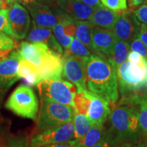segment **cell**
I'll list each match as a JSON object with an SVG mask.
<instances>
[{
    "label": "cell",
    "instance_id": "obj_1",
    "mask_svg": "<svg viewBox=\"0 0 147 147\" xmlns=\"http://www.w3.org/2000/svg\"><path fill=\"white\" fill-rule=\"evenodd\" d=\"M87 89L97 96L115 104L119 100L117 70L109 61L91 54L85 59Z\"/></svg>",
    "mask_w": 147,
    "mask_h": 147
},
{
    "label": "cell",
    "instance_id": "obj_2",
    "mask_svg": "<svg viewBox=\"0 0 147 147\" xmlns=\"http://www.w3.org/2000/svg\"><path fill=\"white\" fill-rule=\"evenodd\" d=\"M126 103L115 108L109 116L110 127L106 138L113 147L138 141L141 132L137 106L132 103Z\"/></svg>",
    "mask_w": 147,
    "mask_h": 147
},
{
    "label": "cell",
    "instance_id": "obj_3",
    "mask_svg": "<svg viewBox=\"0 0 147 147\" xmlns=\"http://www.w3.org/2000/svg\"><path fill=\"white\" fill-rule=\"evenodd\" d=\"M5 107L18 117L36 120L39 112V101L31 86L21 84L8 97Z\"/></svg>",
    "mask_w": 147,
    "mask_h": 147
},
{
    "label": "cell",
    "instance_id": "obj_4",
    "mask_svg": "<svg viewBox=\"0 0 147 147\" xmlns=\"http://www.w3.org/2000/svg\"><path fill=\"white\" fill-rule=\"evenodd\" d=\"M40 100L60 103L75 108L74 97L77 92L76 86L67 80L45 79L37 84Z\"/></svg>",
    "mask_w": 147,
    "mask_h": 147
},
{
    "label": "cell",
    "instance_id": "obj_5",
    "mask_svg": "<svg viewBox=\"0 0 147 147\" xmlns=\"http://www.w3.org/2000/svg\"><path fill=\"white\" fill-rule=\"evenodd\" d=\"M76 109L60 103L40 100V107L37 117L39 129L55 127L72 121Z\"/></svg>",
    "mask_w": 147,
    "mask_h": 147
},
{
    "label": "cell",
    "instance_id": "obj_6",
    "mask_svg": "<svg viewBox=\"0 0 147 147\" xmlns=\"http://www.w3.org/2000/svg\"><path fill=\"white\" fill-rule=\"evenodd\" d=\"M117 75L122 94L128 92L147 93V68L127 60L117 69Z\"/></svg>",
    "mask_w": 147,
    "mask_h": 147
},
{
    "label": "cell",
    "instance_id": "obj_7",
    "mask_svg": "<svg viewBox=\"0 0 147 147\" xmlns=\"http://www.w3.org/2000/svg\"><path fill=\"white\" fill-rule=\"evenodd\" d=\"M74 139L73 121L55 127L46 129L31 140L30 147H43L47 145L67 142Z\"/></svg>",
    "mask_w": 147,
    "mask_h": 147
},
{
    "label": "cell",
    "instance_id": "obj_8",
    "mask_svg": "<svg viewBox=\"0 0 147 147\" xmlns=\"http://www.w3.org/2000/svg\"><path fill=\"white\" fill-rule=\"evenodd\" d=\"M86 58L74 55H63L62 77L74 84L77 92L87 89L86 86Z\"/></svg>",
    "mask_w": 147,
    "mask_h": 147
},
{
    "label": "cell",
    "instance_id": "obj_9",
    "mask_svg": "<svg viewBox=\"0 0 147 147\" xmlns=\"http://www.w3.org/2000/svg\"><path fill=\"white\" fill-rule=\"evenodd\" d=\"M21 59V55L16 50L11 53L9 57L0 61V101L10 88L20 79L18 69Z\"/></svg>",
    "mask_w": 147,
    "mask_h": 147
},
{
    "label": "cell",
    "instance_id": "obj_10",
    "mask_svg": "<svg viewBox=\"0 0 147 147\" xmlns=\"http://www.w3.org/2000/svg\"><path fill=\"white\" fill-rule=\"evenodd\" d=\"M8 20L11 38L15 40L25 38L29 32L31 24L28 10L16 1L9 8Z\"/></svg>",
    "mask_w": 147,
    "mask_h": 147
},
{
    "label": "cell",
    "instance_id": "obj_11",
    "mask_svg": "<svg viewBox=\"0 0 147 147\" xmlns=\"http://www.w3.org/2000/svg\"><path fill=\"white\" fill-rule=\"evenodd\" d=\"M140 27L134 11L125 10L119 14L113 32L118 39L131 43L138 36Z\"/></svg>",
    "mask_w": 147,
    "mask_h": 147
},
{
    "label": "cell",
    "instance_id": "obj_12",
    "mask_svg": "<svg viewBox=\"0 0 147 147\" xmlns=\"http://www.w3.org/2000/svg\"><path fill=\"white\" fill-rule=\"evenodd\" d=\"M91 41L94 54L103 57L113 54L117 38L113 31L94 27L91 28Z\"/></svg>",
    "mask_w": 147,
    "mask_h": 147
},
{
    "label": "cell",
    "instance_id": "obj_13",
    "mask_svg": "<svg viewBox=\"0 0 147 147\" xmlns=\"http://www.w3.org/2000/svg\"><path fill=\"white\" fill-rule=\"evenodd\" d=\"M17 50L22 59L36 67H39L43 63L51 51L45 44L27 41L22 42Z\"/></svg>",
    "mask_w": 147,
    "mask_h": 147
},
{
    "label": "cell",
    "instance_id": "obj_14",
    "mask_svg": "<svg viewBox=\"0 0 147 147\" xmlns=\"http://www.w3.org/2000/svg\"><path fill=\"white\" fill-rule=\"evenodd\" d=\"M89 105L87 116L93 125H103L111 113L110 103L88 90Z\"/></svg>",
    "mask_w": 147,
    "mask_h": 147
},
{
    "label": "cell",
    "instance_id": "obj_15",
    "mask_svg": "<svg viewBox=\"0 0 147 147\" xmlns=\"http://www.w3.org/2000/svg\"><path fill=\"white\" fill-rule=\"evenodd\" d=\"M26 7L37 26L52 29L57 24V19L49 5L34 0Z\"/></svg>",
    "mask_w": 147,
    "mask_h": 147
},
{
    "label": "cell",
    "instance_id": "obj_16",
    "mask_svg": "<svg viewBox=\"0 0 147 147\" xmlns=\"http://www.w3.org/2000/svg\"><path fill=\"white\" fill-rule=\"evenodd\" d=\"M27 40L31 42L45 44L53 52L58 53L61 56L63 55V49L55 39L52 29L37 26L33 21L27 33Z\"/></svg>",
    "mask_w": 147,
    "mask_h": 147
},
{
    "label": "cell",
    "instance_id": "obj_17",
    "mask_svg": "<svg viewBox=\"0 0 147 147\" xmlns=\"http://www.w3.org/2000/svg\"><path fill=\"white\" fill-rule=\"evenodd\" d=\"M37 68L40 80L61 78L63 72V56L51 51L43 63Z\"/></svg>",
    "mask_w": 147,
    "mask_h": 147
},
{
    "label": "cell",
    "instance_id": "obj_18",
    "mask_svg": "<svg viewBox=\"0 0 147 147\" xmlns=\"http://www.w3.org/2000/svg\"><path fill=\"white\" fill-rule=\"evenodd\" d=\"M56 4L75 21H89L94 8L76 0H57Z\"/></svg>",
    "mask_w": 147,
    "mask_h": 147
},
{
    "label": "cell",
    "instance_id": "obj_19",
    "mask_svg": "<svg viewBox=\"0 0 147 147\" xmlns=\"http://www.w3.org/2000/svg\"><path fill=\"white\" fill-rule=\"evenodd\" d=\"M119 15L118 12L109 10L102 5L94 8L89 22L92 26L113 31Z\"/></svg>",
    "mask_w": 147,
    "mask_h": 147
},
{
    "label": "cell",
    "instance_id": "obj_20",
    "mask_svg": "<svg viewBox=\"0 0 147 147\" xmlns=\"http://www.w3.org/2000/svg\"><path fill=\"white\" fill-rule=\"evenodd\" d=\"M107 131L103 125H93L89 131L78 140H71L74 147H92L105 138Z\"/></svg>",
    "mask_w": 147,
    "mask_h": 147
},
{
    "label": "cell",
    "instance_id": "obj_21",
    "mask_svg": "<svg viewBox=\"0 0 147 147\" xmlns=\"http://www.w3.org/2000/svg\"><path fill=\"white\" fill-rule=\"evenodd\" d=\"M127 102L137 106L141 133L147 136V93L131 95Z\"/></svg>",
    "mask_w": 147,
    "mask_h": 147
},
{
    "label": "cell",
    "instance_id": "obj_22",
    "mask_svg": "<svg viewBox=\"0 0 147 147\" xmlns=\"http://www.w3.org/2000/svg\"><path fill=\"white\" fill-rule=\"evenodd\" d=\"M130 51L129 43L117 38L114 47L113 54L108 58V61L114 65L116 70L127 60Z\"/></svg>",
    "mask_w": 147,
    "mask_h": 147
},
{
    "label": "cell",
    "instance_id": "obj_23",
    "mask_svg": "<svg viewBox=\"0 0 147 147\" xmlns=\"http://www.w3.org/2000/svg\"><path fill=\"white\" fill-rule=\"evenodd\" d=\"M18 75L20 78L24 79L29 86H36L40 81L38 76V68L23 59H22L20 61Z\"/></svg>",
    "mask_w": 147,
    "mask_h": 147
},
{
    "label": "cell",
    "instance_id": "obj_24",
    "mask_svg": "<svg viewBox=\"0 0 147 147\" xmlns=\"http://www.w3.org/2000/svg\"><path fill=\"white\" fill-rule=\"evenodd\" d=\"M74 123V139L78 140L89 131L93 126L87 115L76 112L73 118Z\"/></svg>",
    "mask_w": 147,
    "mask_h": 147
},
{
    "label": "cell",
    "instance_id": "obj_25",
    "mask_svg": "<svg viewBox=\"0 0 147 147\" xmlns=\"http://www.w3.org/2000/svg\"><path fill=\"white\" fill-rule=\"evenodd\" d=\"M76 26V38L80 40L88 48L90 51L93 52L91 41V25L87 21H75Z\"/></svg>",
    "mask_w": 147,
    "mask_h": 147
},
{
    "label": "cell",
    "instance_id": "obj_26",
    "mask_svg": "<svg viewBox=\"0 0 147 147\" xmlns=\"http://www.w3.org/2000/svg\"><path fill=\"white\" fill-rule=\"evenodd\" d=\"M92 53L84 44L77 38H74L69 49L64 52L63 55H74L79 57L86 58L89 57Z\"/></svg>",
    "mask_w": 147,
    "mask_h": 147
},
{
    "label": "cell",
    "instance_id": "obj_27",
    "mask_svg": "<svg viewBox=\"0 0 147 147\" xmlns=\"http://www.w3.org/2000/svg\"><path fill=\"white\" fill-rule=\"evenodd\" d=\"M52 31L55 39L61 45L62 49H64V52L68 50L73 41L74 38L67 36L64 34L62 24L58 22L57 24L52 29Z\"/></svg>",
    "mask_w": 147,
    "mask_h": 147
},
{
    "label": "cell",
    "instance_id": "obj_28",
    "mask_svg": "<svg viewBox=\"0 0 147 147\" xmlns=\"http://www.w3.org/2000/svg\"><path fill=\"white\" fill-rule=\"evenodd\" d=\"M89 97L88 95V89L80 92H76L74 97L75 109L77 113L87 115L89 105Z\"/></svg>",
    "mask_w": 147,
    "mask_h": 147
},
{
    "label": "cell",
    "instance_id": "obj_29",
    "mask_svg": "<svg viewBox=\"0 0 147 147\" xmlns=\"http://www.w3.org/2000/svg\"><path fill=\"white\" fill-rule=\"evenodd\" d=\"M104 7L116 12H123L127 9V0H100Z\"/></svg>",
    "mask_w": 147,
    "mask_h": 147
},
{
    "label": "cell",
    "instance_id": "obj_30",
    "mask_svg": "<svg viewBox=\"0 0 147 147\" xmlns=\"http://www.w3.org/2000/svg\"><path fill=\"white\" fill-rule=\"evenodd\" d=\"M18 48L14 40L8 35L0 32V50H12Z\"/></svg>",
    "mask_w": 147,
    "mask_h": 147
},
{
    "label": "cell",
    "instance_id": "obj_31",
    "mask_svg": "<svg viewBox=\"0 0 147 147\" xmlns=\"http://www.w3.org/2000/svg\"><path fill=\"white\" fill-rule=\"evenodd\" d=\"M8 10L7 9L0 10V32H3L11 37V32L9 26Z\"/></svg>",
    "mask_w": 147,
    "mask_h": 147
},
{
    "label": "cell",
    "instance_id": "obj_32",
    "mask_svg": "<svg viewBox=\"0 0 147 147\" xmlns=\"http://www.w3.org/2000/svg\"><path fill=\"white\" fill-rule=\"evenodd\" d=\"M130 50L134 51L140 55L143 58L147 61V49L140 39L137 37L131 42L130 45Z\"/></svg>",
    "mask_w": 147,
    "mask_h": 147
},
{
    "label": "cell",
    "instance_id": "obj_33",
    "mask_svg": "<svg viewBox=\"0 0 147 147\" xmlns=\"http://www.w3.org/2000/svg\"><path fill=\"white\" fill-rule=\"evenodd\" d=\"M134 12L140 23L147 25V3H143L138 8L136 9Z\"/></svg>",
    "mask_w": 147,
    "mask_h": 147
},
{
    "label": "cell",
    "instance_id": "obj_34",
    "mask_svg": "<svg viewBox=\"0 0 147 147\" xmlns=\"http://www.w3.org/2000/svg\"><path fill=\"white\" fill-rule=\"evenodd\" d=\"M7 147H29L26 138L20 137L10 140Z\"/></svg>",
    "mask_w": 147,
    "mask_h": 147
},
{
    "label": "cell",
    "instance_id": "obj_35",
    "mask_svg": "<svg viewBox=\"0 0 147 147\" xmlns=\"http://www.w3.org/2000/svg\"><path fill=\"white\" fill-rule=\"evenodd\" d=\"M138 37L143 42V44L147 49V25L143 23L141 24L140 30Z\"/></svg>",
    "mask_w": 147,
    "mask_h": 147
},
{
    "label": "cell",
    "instance_id": "obj_36",
    "mask_svg": "<svg viewBox=\"0 0 147 147\" xmlns=\"http://www.w3.org/2000/svg\"><path fill=\"white\" fill-rule=\"evenodd\" d=\"M115 147H147V143L136 141V142L124 143Z\"/></svg>",
    "mask_w": 147,
    "mask_h": 147
},
{
    "label": "cell",
    "instance_id": "obj_37",
    "mask_svg": "<svg viewBox=\"0 0 147 147\" xmlns=\"http://www.w3.org/2000/svg\"><path fill=\"white\" fill-rule=\"evenodd\" d=\"M76 1L83 3L84 4L93 7V8H96L97 6L102 5L100 0H76Z\"/></svg>",
    "mask_w": 147,
    "mask_h": 147
},
{
    "label": "cell",
    "instance_id": "obj_38",
    "mask_svg": "<svg viewBox=\"0 0 147 147\" xmlns=\"http://www.w3.org/2000/svg\"><path fill=\"white\" fill-rule=\"evenodd\" d=\"M92 147H113V146L110 143V141L108 140L107 138L106 137L105 138L102 139V140Z\"/></svg>",
    "mask_w": 147,
    "mask_h": 147
},
{
    "label": "cell",
    "instance_id": "obj_39",
    "mask_svg": "<svg viewBox=\"0 0 147 147\" xmlns=\"http://www.w3.org/2000/svg\"><path fill=\"white\" fill-rule=\"evenodd\" d=\"M43 147H74V144L72 141H69L67 142L59 143V144H53L45 146Z\"/></svg>",
    "mask_w": 147,
    "mask_h": 147
},
{
    "label": "cell",
    "instance_id": "obj_40",
    "mask_svg": "<svg viewBox=\"0 0 147 147\" xmlns=\"http://www.w3.org/2000/svg\"><path fill=\"white\" fill-rule=\"evenodd\" d=\"M146 0H131V2L129 4L130 7H138L143 4Z\"/></svg>",
    "mask_w": 147,
    "mask_h": 147
},
{
    "label": "cell",
    "instance_id": "obj_41",
    "mask_svg": "<svg viewBox=\"0 0 147 147\" xmlns=\"http://www.w3.org/2000/svg\"><path fill=\"white\" fill-rule=\"evenodd\" d=\"M36 1L47 5H51L54 4V3H56L57 1V0H36Z\"/></svg>",
    "mask_w": 147,
    "mask_h": 147
},
{
    "label": "cell",
    "instance_id": "obj_42",
    "mask_svg": "<svg viewBox=\"0 0 147 147\" xmlns=\"http://www.w3.org/2000/svg\"><path fill=\"white\" fill-rule=\"evenodd\" d=\"M8 3H10L11 5H12L14 2H16V0H7Z\"/></svg>",
    "mask_w": 147,
    "mask_h": 147
},
{
    "label": "cell",
    "instance_id": "obj_43",
    "mask_svg": "<svg viewBox=\"0 0 147 147\" xmlns=\"http://www.w3.org/2000/svg\"><path fill=\"white\" fill-rule=\"evenodd\" d=\"M4 1V0H0V5L2 4V3Z\"/></svg>",
    "mask_w": 147,
    "mask_h": 147
},
{
    "label": "cell",
    "instance_id": "obj_44",
    "mask_svg": "<svg viewBox=\"0 0 147 147\" xmlns=\"http://www.w3.org/2000/svg\"><path fill=\"white\" fill-rule=\"evenodd\" d=\"M128 1H129V4H130L131 2V0H128Z\"/></svg>",
    "mask_w": 147,
    "mask_h": 147
},
{
    "label": "cell",
    "instance_id": "obj_45",
    "mask_svg": "<svg viewBox=\"0 0 147 147\" xmlns=\"http://www.w3.org/2000/svg\"><path fill=\"white\" fill-rule=\"evenodd\" d=\"M147 2V0H146V1H145V3H146Z\"/></svg>",
    "mask_w": 147,
    "mask_h": 147
},
{
    "label": "cell",
    "instance_id": "obj_46",
    "mask_svg": "<svg viewBox=\"0 0 147 147\" xmlns=\"http://www.w3.org/2000/svg\"><path fill=\"white\" fill-rule=\"evenodd\" d=\"M0 8H1V7H0Z\"/></svg>",
    "mask_w": 147,
    "mask_h": 147
}]
</instances>
